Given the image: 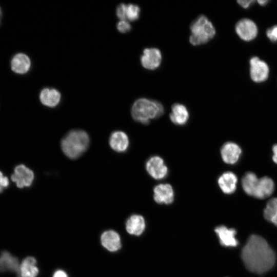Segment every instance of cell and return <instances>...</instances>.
<instances>
[{
    "instance_id": "1",
    "label": "cell",
    "mask_w": 277,
    "mask_h": 277,
    "mask_svg": "<svg viewBox=\"0 0 277 277\" xmlns=\"http://www.w3.org/2000/svg\"><path fill=\"white\" fill-rule=\"evenodd\" d=\"M242 259L250 271L262 274L270 270L275 262V255L266 241L262 237L251 235L243 247Z\"/></svg>"
},
{
    "instance_id": "2",
    "label": "cell",
    "mask_w": 277,
    "mask_h": 277,
    "mask_svg": "<svg viewBox=\"0 0 277 277\" xmlns=\"http://www.w3.org/2000/svg\"><path fill=\"white\" fill-rule=\"evenodd\" d=\"M90 138L87 133L82 130H72L62 140L61 149L68 158L76 159L88 149Z\"/></svg>"
},
{
    "instance_id": "3",
    "label": "cell",
    "mask_w": 277,
    "mask_h": 277,
    "mask_svg": "<svg viewBox=\"0 0 277 277\" xmlns=\"http://www.w3.org/2000/svg\"><path fill=\"white\" fill-rule=\"evenodd\" d=\"M164 111V107L161 103L146 98H140L133 103L131 112L135 121L146 125L151 120L162 115Z\"/></svg>"
},
{
    "instance_id": "4",
    "label": "cell",
    "mask_w": 277,
    "mask_h": 277,
    "mask_svg": "<svg viewBox=\"0 0 277 277\" xmlns=\"http://www.w3.org/2000/svg\"><path fill=\"white\" fill-rule=\"evenodd\" d=\"M191 34L190 43L193 46L201 45L208 42L215 34V28L204 15H201L190 25Z\"/></svg>"
},
{
    "instance_id": "5",
    "label": "cell",
    "mask_w": 277,
    "mask_h": 277,
    "mask_svg": "<svg viewBox=\"0 0 277 277\" xmlns=\"http://www.w3.org/2000/svg\"><path fill=\"white\" fill-rule=\"evenodd\" d=\"M146 169L152 178L157 180L164 179L168 173V169L164 161L157 155L152 156L147 161Z\"/></svg>"
},
{
    "instance_id": "6",
    "label": "cell",
    "mask_w": 277,
    "mask_h": 277,
    "mask_svg": "<svg viewBox=\"0 0 277 277\" xmlns=\"http://www.w3.org/2000/svg\"><path fill=\"white\" fill-rule=\"evenodd\" d=\"M33 172L24 165H17L14 168L13 174L11 175V180L16 183L18 188H23L30 187L34 180Z\"/></svg>"
},
{
    "instance_id": "7",
    "label": "cell",
    "mask_w": 277,
    "mask_h": 277,
    "mask_svg": "<svg viewBox=\"0 0 277 277\" xmlns=\"http://www.w3.org/2000/svg\"><path fill=\"white\" fill-rule=\"evenodd\" d=\"M162 54L156 48H146L141 57L142 65L148 70H155L160 65L162 62Z\"/></svg>"
},
{
    "instance_id": "8",
    "label": "cell",
    "mask_w": 277,
    "mask_h": 277,
    "mask_svg": "<svg viewBox=\"0 0 277 277\" xmlns=\"http://www.w3.org/2000/svg\"><path fill=\"white\" fill-rule=\"evenodd\" d=\"M174 198V192L172 186L169 184H160L153 189V199L160 204H171Z\"/></svg>"
},
{
    "instance_id": "9",
    "label": "cell",
    "mask_w": 277,
    "mask_h": 277,
    "mask_svg": "<svg viewBox=\"0 0 277 277\" xmlns=\"http://www.w3.org/2000/svg\"><path fill=\"white\" fill-rule=\"evenodd\" d=\"M235 31L240 38L246 41L254 39L258 33L255 24L247 18L242 19L237 23Z\"/></svg>"
},
{
    "instance_id": "10",
    "label": "cell",
    "mask_w": 277,
    "mask_h": 277,
    "mask_svg": "<svg viewBox=\"0 0 277 277\" xmlns=\"http://www.w3.org/2000/svg\"><path fill=\"white\" fill-rule=\"evenodd\" d=\"M250 76L255 82L265 81L269 74V68L266 63L258 57H253L250 61Z\"/></svg>"
},
{
    "instance_id": "11",
    "label": "cell",
    "mask_w": 277,
    "mask_h": 277,
    "mask_svg": "<svg viewBox=\"0 0 277 277\" xmlns=\"http://www.w3.org/2000/svg\"><path fill=\"white\" fill-rule=\"evenodd\" d=\"M242 153L240 147L233 142H228L223 144L221 149L223 161L228 164H235Z\"/></svg>"
},
{
    "instance_id": "12",
    "label": "cell",
    "mask_w": 277,
    "mask_h": 277,
    "mask_svg": "<svg viewBox=\"0 0 277 277\" xmlns=\"http://www.w3.org/2000/svg\"><path fill=\"white\" fill-rule=\"evenodd\" d=\"M215 232L222 245L225 247H235L238 245V241L235 238L236 231L235 229L221 225L215 228Z\"/></svg>"
},
{
    "instance_id": "13",
    "label": "cell",
    "mask_w": 277,
    "mask_h": 277,
    "mask_svg": "<svg viewBox=\"0 0 277 277\" xmlns=\"http://www.w3.org/2000/svg\"><path fill=\"white\" fill-rule=\"evenodd\" d=\"M19 267L20 265L17 258L7 251L1 252L0 254V272H15L17 273V277H19Z\"/></svg>"
},
{
    "instance_id": "14",
    "label": "cell",
    "mask_w": 277,
    "mask_h": 277,
    "mask_svg": "<svg viewBox=\"0 0 277 277\" xmlns=\"http://www.w3.org/2000/svg\"><path fill=\"white\" fill-rule=\"evenodd\" d=\"M110 147L117 152L126 151L129 146V140L126 133L122 131H115L110 135L109 140Z\"/></svg>"
},
{
    "instance_id": "15",
    "label": "cell",
    "mask_w": 277,
    "mask_h": 277,
    "mask_svg": "<svg viewBox=\"0 0 277 277\" xmlns=\"http://www.w3.org/2000/svg\"><path fill=\"white\" fill-rule=\"evenodd\" d=\"M274 189L273 181L268 176L259 179L253 196L260 199L270 196Z\"/></svg>"
},
{
    "instance_id": "16",
    "label": "cell",
    "mask_w": 277,
    "mask_h": 277,
    "mask_svg": "<svg viewBox=\"0 0 277 277\" xmlns=\"http://www.w3.org/2000/svg\"><path fill=\"white\" fill-rule=\"evenodd\" d=\"M238 178L232 172L227 171L222 174L217 180L218 185L225 194L234 193L236 188Z\"/></svg>"
},
{
    "instance_id": "17",
    "label": "cell",
    "mask_w": 277,
    "mask_h": 277,
    "mask_svg": "<svg viewBox=\"0 0 277 277\" xmlns=\"http://www.w3.org/2000/svg\"><path fill=\"white\" fill-rule=\"evenodd\" d=\"M31 67V61L25 54L19 53L15 54L11 61V68L17 73L24 74L28 72Z\"/></svg>"
},
{
    "instance_id": "18",
    "label": "cell",
    "mask_w": 277,
    "mask_h": 277,
    "mask_svg": "<svg viewBox=\"0 0 277 277\" xmlns=\"http://www.w3.org/2000/svg\"><path fill=\"white\" fill-rule=\"evenodd\" d=\"M169 117L175 125L183 126L187 123L189 114L186 106L180 103H175L172 106Z\"/></svg>"
},
{
    "instance_id": "19",
    "label": "cell",
    "mask_w": 277,
    "mask_h": 277,
    "mask_svg": "<svg viewBox=\"0 0 277 277\" xmlns=\"http://www.w3.org/2000/svg\"><path fill=\"white\" fill-rule=\"evenodd\" d=\"M101 240L102 245L110 251H116L121 248L120 236L113 230L104 232L101 235Z\"/></svg>"
},
{
    "instance_id": "20",
    "label": "cell",
    "mask_w": 277,
    "mask_h": 277,
    "mask_svg": "<svg viewBox=\"0 0 277 277\" xmlns=\"http://www.w3.org/2000/svg\"><path fill=\"white\" fill-rule=\"evenodd\" d=\"M145 226V220L142 215L133 214L127 220L126 228L129 234L140 235L144 231Z\"/></svg>"
},
{
    "instance_id": "21",
    "label": "cell",
    "mask_w": 277,
    "mask_h": 277,
    "mask_svg": "<svg viewBox=\"0 0 277 277\" xmlns=\"http://www.w3.org/2000/svg\"><path fill=\"white\" fill-rule=\"evenodd\" d=\"M39 100L44 105L49 107H54L60 103L61 94L58 91L55 89L44 88L40 93Z\"/></svg>"
},
{
    "instance_id": "22",
    "label": "cell",
    "mask_w": 277,
    "mask_h": 277,
    "mask_svg": "<svg viewBox=\"0 0 277 277\" xmlns=\"http://www.w3.org/2000/svg\"><path fill=\"white\" fill-rule=\"evenodd\" d=\"M36 264L34 258L29 256L25 258L20 265L19 277H36L39 270Z\"/></svg>"
},
{
    "instance_id": "23",
    "label": "cell",
    "mask_w": 277,
    "mask_h": 277,
    "mask_svg": "<svg viewBox=\"0 0 277 277\" xmlns=\"http://www.w3.org/2000/svg\"><path fill=\"white\" fill-rule=\"evenodd\" d=\"M259 178L253 172L245 173L242 180V187L245 192L253 196Z\"/></svg>"
},
{
    "instance_id": "24",
    "label": "cell",
    "mask_w": 277,
    "mask_h": 277,
    "mask_svg": "<svg viewBox=\"0 0 277 277\" xmlns=\"http://www.w3.org/2000/svg\"><path fill=\"white\" fill-rule=\"evenodd\" d=\"M265 219L277 226V197L270 199L264 210Z\"/></svg>"
},
{
    "instance_id": "25",
    "label": "cell",
    "mask_w": 277,
    "mask_h": 277,
    "mask_svg": "<svg viewBox=\"0 0 277 277\" xmlns=\"http://www.w3.org/2000/svg\"><path fill=\"white\" fill-rule=\"evenodd\" d=\"M140 8L138 5L129 4L127 5L126 18L131 21H136L140 16Z\"/></svg>"
},
{
    "instance_id": "26",
    "label": "cell",
    "mask_w": 277,
    "mask_h": 277,
    "mask_svg": "<svg viewBox=\"0 0 277 277\" xmlns=\"http://www.w3.org/2000/svg\"><path fill=\"white\" fill-rule=\"evenodd\" d=\"M117 29L121 33H127L130 31L131 26L126 20H121L117 24Z\"/></svg>"
},
{
    "instance_id": "27",
    "label": "cell",
    "mask_w": 277,
    "mask_h": 277,
    "mask_svg": "<svg viewBox=\"0 0 277 277\" xmlns=\"http://www.w3.org/2000/svg\"><path fill=\"white\" fill-rule=\"evenodd\" d=\"M127 5L120 4L116 8V15L121 20H126V18Z\"/></svg>"
},
{
    "instance_id": "28",
    "label": "cell",
    "mask_w": 277,
    "mask_h": 277,
    "mask_svg": "<svg viewBox=\"0 0 277 277\" xmlns=\"http://www.w3.org/2000/svg\"><path fill=\"white\" fill-rule=\"evenodd\" d=\"M267 37L272 42L277 41V25L267 29L266 31Z\"/></svg>"
},
{
    "instance_id": "29",
    "label": "cell",
    "mask_w": 277,
    "mask_h": 277,
    "mask_svg": "<svg viewBox=\"0 0 277 277\" xmlns=\"http://www.w3.org/2000/svg\"><path fill=\"white\" fill-rule=\"evenodd\" d=\"M9 185V181L7 176H4L3 173L0 171V193L7 188Z\"/></svg>"
},
{
    "instance_id": "30",
    "label": "cell",
    "mask_w": 277,
    "mask_h": 277,
    "mask_svg": "<svg viewBox=\"0 0 277 277\" xmlns=\"http://www.w3.org/2000/svg\"><path fill=\"white\" fill-rule=\"evenodd\" d=\"M254 1L249 0V1H238V3L243 8H248L251 3H253Z\"/></svg>"
},
{
    "instance_id": "31",
    "label": "cell",
    "mask_w": 277,
    "mask_h": 277,
    "mask_svg": "<svg viewBox=\"0 0 277 277\" xmlns=\"http://www.w3.org/2000/svg\"><path fill=\"white\" fill-rule=\"evenodd\" d=\"M272 151L273 153L272 160L275 164H277V144H275L273 146Z\"/></svg>"
},
{
    "instance_id": "32",
    "label": "cell",
    "mask_w": 277,
    "mask_h": 277,
    "mask_svg": "<svg viewBox=\"0 0 277 277\" xmlns=\"http://www.w3.org/2000/svg\"><path fill=\"white\" fill-rule=\"evenodd\" d=\"M53 277H68L67 274L62 270L56 271Z\"/></svg>"
},
{
    "instance_id": "33",
    "label": "cell",
    "mask_w": 277,
    "mask_h": 277,
    "mask_svg": "<svg viewBox=\"0 0 277 277\" xmlns=\"http://www.w3.org/2000/svg\"><path fill=\"white\" fill-rule=\"evenodd\" d=\"M268 1L267 0H259L258 3L261 6L265 5Z\"/></svg>"
},
{
    "instance_id": "34",
    "label": "cell",
    "mask_w": 277,
    "mask_h": 277,
    "mask_svg": "<svg viewBox=\"0 0 277 277\" xmlns=\"http://www.w3.org/2000/svg\"><path fill=\"white\" fill-rule=\"evenodd\" d=\"M2 17V11L1 8L0 7V24L1 22Z\"/></svg>"
}]
</instances>
